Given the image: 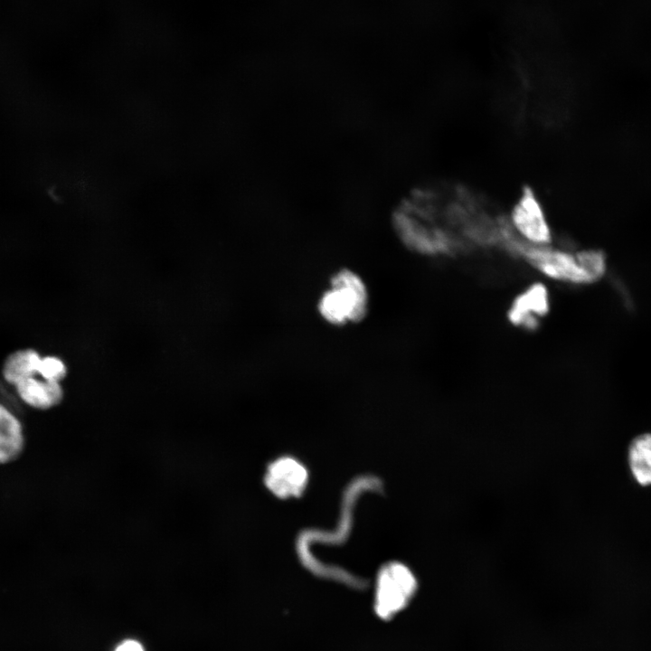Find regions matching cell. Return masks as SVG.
I'll use <instances>...</instances> for the list:
<instances>
[{"label": "cell", "mask_w": 651, "mask_h": 651, "mask_svg": "<svg viewBox=\"0 0 651 651\" xmlns=\"http://www.w3.org/2000/svg\"><path fill=\"white\" fill-rule=\"evenodd\" d=\"M507 250L524 259L544 278L573 287L600 281L609 269L606 256L593 249L573 251L550 245L534 247L515 238Z\"/></svg>", "instance_id": "6da1fadb"}, {"label": "cell", "mask_w": 651, "mask_h": 651, "mask_svg": "<svg viewBox=\"0 0 651 651\" xmlns=\"http://www.w3.org/2000/svg\"><path fill=\"white\" fill-rule=\"evenodd\" d=\"M369 295L362 278L344 269L333 275L329 288L318 301L320 316L330 325L362 321L368 312Z\"/></svg>", "instance_id": "7a4b0ae2"}, {"label": "cell", "mask_w": 651, "mask_h": 651, "mask_svg": "<svg viewBox=\"0 0 651 651\" xmlns=\"http://www.w3.org/2000/svg\"><path fill=\"white\" fill-rule=\"evenodd\" d=\"M417 590V578L408 566L398 561L383 565L376 580V615L382 619L396 616L410 603Z\"/></svg>", "instance_id": "3957f363"}, {"label": "cell", "mask_w": 651, "mask_h": 651, "mask_svg": "<svg viewBox=\"0 0 651 651\" xmlns=\"http://www.w3.org/2000/svg\"><path fill=\"white\" fill-rule=\"evenodd\" d=\"M551 310V295L546 284L533 281L513 298L506 310L510 325L525 332H535Z\"/></svg>", "instance_id": "277c9868"}, {"label": "cell", "mask_w": 651, "mask_h": 651, "mask_svg": "<svg viewBox=\"0 0 651 651\" xmlns=\"http://www.w3.org/2000/svg\"><path fill=\"white\" fill-rule=\"evenodd\" d=\"M510 227L514 234L524 243L542 247L552 241L550 224L535 196L526 191L514 207Z\"/></svg>", "instance_id": "5b68a950"}, {"label": "cell", "mask_w": 651, "mask_h": 651, "mask_svg": "<svg viewBox=\"0 0 651 651\" xmlns=\"http://www.w3.org/2000/svg\"><path fill=\"white\" fill-rule=\"evenodd\" d=\"M307 480L306 467L289 457L279 458L269 464L264 476L268 489L279 498L299 496Z\"/></svg>", "instance_id": "8992f818"}, {"label": "cell", "mask_w": 651, "mask_h": 651, "mask_svg": "<svg viewBox=\"0 0 651 651\" xmlns=\"http://www.w3.org/2000/svg\"><path fill=\"white\" fill-rule=\"evenodd\" d=\"M14 386L21 401L35 410L52 409L63 398V391L59 382L47 381L37 375L25 378Z\"/></svg>", "instance_id": "52a82bcc"}, {"label": "cell", "mask_w": 651, "mask_h": 651, "mask_svg": "<svg viewBox=\"0 0 651 651\" xmlns=\"http://www.w3.org/2000/svg\"><path fill=\"white\" fill-rule=\"evenodd\" d=\"M26 446L24 429L20 419L0 402V465L18 460Z\"/></svg>", "instance_id": "ba28073f"}, {"label": "cell", "mask_w": 651, "mask_h": 651, "mask_svg": "<svg viewBox=\"0 0 651 651\" xmlns=\"http://www.w3.org/2000/svg\"><path fill=\"white\" fill-rule=\"evenodd\" d=\"M42 357L33 349H24L11 354L3 365V376L10 384L38 376Z\"/></svg>", "instance_id": "9c48e42d"}, {"label": "cell", "mask_w": 651, "mask_h": 651, "mask_svg": "<svg viewBox=\"0 0 651 651\" xmlns=\"http://www.w3.org/2000/svg\"><path fill=\"white\" fill-rule=\"evenodd\" d=\"M629 467L641 486L651 485V433L636 437L628 448Z\"/></svg>", "instance_id": "30bf717a"}, {"label": "cell", "mask_w": 651, "mask_h": 651, "mask_svg": "<svg viewBox=\"0 0 651 651\" xmlns=\"http://www.w3.org/2000/svg\"><path fill=\"white\" fill-rule=\"evenodd\" d=\"M66 374L64 363L55 356L42 358L38 376L47 381L60 382Z\"/></svg>", "instance_id": "8fae6325"}, {"label": "cell", "mask_w": 651, "mask_h": 651, "mask_svg": "<svg viewBox=\"0 0 651 651\" xmlns=\"http://www.w3.org/2000/svg\"><path fill=\"white\" fill-rule=\"evenodd\" d=\"M114 651H145V649L138 641L127 639L122 641Z\"/></svg>", "instance_id": "7c38bea8"}]
</instances>
